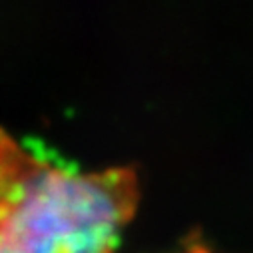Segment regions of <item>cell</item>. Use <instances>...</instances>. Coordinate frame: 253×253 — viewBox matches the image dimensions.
I'll list each match as a JSON object with an SVG mask.
<instances>
[{"label": "cell", "mask_w": 253, "mask_h": 253, "mask_svg": "<svg viewBox=\"0 0 253 253\" xmlns=\"http://www.w3.org/2000/svg\"><path fill=\"white\" fill-rule=\"evenodd\" d=\"M136 204L128 168L74 171L42 160L0 221V253H114Z\"/></svg>", "instance_id": "6da1fadb"}]
</instances>
